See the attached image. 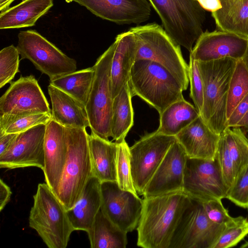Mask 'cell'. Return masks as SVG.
Segmentation results:
<instances>
[{
	"label": "cell",
	"mask_w": 248,
	"mask_h": 248,
	"mask_svg": "<svg viewBox=\"0 0 248 248\" xmlns=\"http://www.w3.org/2000/svg\"><path fill=\"white\" fill-rule=\"evenodd\" d=\"M226 199L239 207L248 209V165L238 172Z\"/></svg>",
	"instance_id": "38"
},
{
	"label": "cell",
	"mask_w": 248,
	"mask_h": 248,
	"mask_svg": "<svg viewBox=\"0 0 248 248\" xmlns=\"http://www.w3.org/2000/svg\"><path fill=\"white\" fill-rule=\"evenodd\" d=\"M15 0H0V12H2L9 8L10 5Z\"/></svg>",
	"instance_id": "46"
},
{
	"label": "cell",
	"mask_w": 248,
	"mask_h": 248,
	"mask_svg": "<svg viewBox=\"0 0 248 248\" xmlns=\"http://www.w3.org/2000/svg\"><path fill=\"white\" fill-rule=\"evenodd\" d=\"M224 225L213 248L233 247L248 234V220L243 216L232 217Z\"/></svg>",
	"instance_id": "35"
},
{
	"label": "cell",
	"mask_w": 248,
	"mask_h": 248,
	"mask_svg": "<svg viewBox=\"0 0 248 248\" xmlns=\"http://www.w3.org/2000/svg\"><path fill=\"white\" fill-rule=\"evenodd\" d=\"M187 156L176 140L147 185L143 198L183 191Z\"/></svg>",
	"instance_id": "15"
},
{
	"label": "cell",
	"mask_w": 248,
	"mask_h": 248,
	"mask_svg": "<svg viewBox=\"0 0 248 248\" xmlns=\"http://www.w3.org/2000/svg\"><path fill=\"white\" fill-rule=\"evenodd\" d=\"M241 60L248 71V45L245 53Z\"/></svg>",
	"instance_id": "47"
},
{
	"label": "cell",
	"mask_w": 248,
	"mask_h": 248,
	"mask_svg": "<svg viewBox=\"0 0 248 248\" xmlns=\"http://www.w3.org/2000/svg\"><path fill=\"white\" fill-rule=\"evenodd\" d=\"M93 14L118 24H140L151 15L147 0H72Z\"/></svg>",
	"instance_id": "18"
},
{
	"label": "cell",
	"mask_w": 248,
	"mask_h": 248,
	"mask_svg": "<svg viewBox=\"0 0 248 248\" xmlns=\"http://www.w3.org/2000/svg\"><path fill=\"white\" fill-rule=\"evenodd\" d=\"M128 81L124 84L112 101L110 137L117 143L125 140L134 124L132 96Z\"/></svg>",
	"instance_id": "27"
},
{
	"label": "cell",
	"mask_w": 248,
	"mask_h": 248,
	"mask_svg": "<svg viewBox=\"0 0 248 248\" xmlns=\"http://www.w3.org/2000/svg\"><path fill=\"white\" fill-rule=\"evenodd\" d=\"M172 40L190 52L203 33L205 10L196 0H148Z\"/></svg>",
	"instance_id": "7"
},
{
	"label": "cell",
	"mask_w": 248,
	"mask_h": 248,
	"mask_svg": "<svg viewBox=\"0 0 248 248\" xmlns=\"http://www.w3.org/2000/svg\"><path fill=\"white\" fill-rule=\"evenodd\" d=\"M29 222L49 248H66L75 231L65 207L46 183L38 185Z\"/></svg>",
	"instance_id": "4"
},
{
	"label": "cell",
	"mask_w": 248,
	"mask_h": 248,
	"mask_svg": "<svg viewBox=\"0 0 248 248\" xmlns=\"http://www.w3.org/2000/svg\"><path fill=\"white\" fill-rule=\"evenodd\" d=\"M183 192L201 202L226 198L228 189L223 180L218 161L187 157Z\"/></svg>",
	"instance_id": "12"
},
{
	"label": "cell",
	"mask_w": 248,
	"mask_h": 248,
	"mask_svg": "<svg viewBox=\"0 0 248 248\" xmlns=\"http://www.w3.org/2000/svg\"><path fill=\"white\" fill-rule=\"evenodd\" d=\"M223 133L230 155L238 173L248 165V139L239 127H227Z\"/></svg>",
	"instance_id": "32"
},
{
	"label": "cell",
	"mask_w": 248,
	"mask_h": 248,
	"mask_svg": "<svg viewBox=\"0 0 248 248\" xmlns=\"http://www.w3.org/2000/svg\"><path fill=\"white\" fill-rule=\"evenodd\" d=\"M237 61L232 58L197 61L203 87V104L200 115L209 127L219 135L227 127L229 88Z\"/></svg>",
	"instance_id": "2"
},
{
	"label": "cell",
	"mask_w": 248,
	"mask_h": 248,
	"mask_svg": "<svg viewBox=\"0 0 248 248\" xmlns=\"http://www.w3.org/2000/svg\"><path fill=\"white\" fill-rule=\"evenodd\" d=\"M241 248H248V241H246L240 246Z\"/></svg>",
	"instance_id": "48"
},
{
	"label": "cell",
	"mask_w": 248,
	"mask_h": 248,
	"mask_svg": "<svg viewBox=\"0 0 248 248\" xmlns=\"http://www.w3.org/2000/svg\"><path fill=\"white\" fill-rule=\"evenodd\" d=\"M189 158L213 160L220 135L212 131L200 116L176 136Z\"/></svg>",
	"instance_id": "20"
},
{
	"label": "cell",
	"mask_w": 248,
	"mask_h": 248,
	"mask_svg": "<svg viewBox=\"0 0 248 248\" xmlns=\"http://www.w3.org/2000/svg\"><path fill=\"white\" fill-rule=\"evenodd\" d=\"M28 112L51 113L44 93L32 75L12 82L0 98V115Z\"/></svg>",
	"instance_id": "16"
},
{
	"label": "cell",
	"mask_w": 248,
	"mask_h": 248,
	"mask_svg": "<svg viewBox=\"0 0 248 248\" xmlns=\"http://www.w3.org/2000/svg\"><path fill=\"white\" fill-rule=\"evenodd\" d=\"M248 111V94L237 105L227 119V127H235Z\"/></svg>",
	"instance_id": "41"
},
{
	"label": "cell",
	"mask_w": 248,
	"mask_h": 248,
	"mask_svg": "<svg viewBox=\"0 0 248 248\" xmlns=\"http://www.w3.org/2000/svg\"><path fill=\"white\" fill-rule=\"evenodd\" d=\"M64 127L67 156L61 179L54 192L68 210L80 199L93 173L86 128Z\"/></svg>",
	"instance_id": "3"
},
{
	"label": "cell",
	"mask_w": 248,
	"mask_h": 248,
	"mask_svg": "<svg viewBox=\"0 0 248 248\" xmlns=\"http://www.w3.org/2000/svg\"><path fill=\"white\" fill-rule=\"evenodd\" d=\"M67 146L64 126L51 119L46 124L44 140L46 183L54 192L65 165Z\"/></svg>",
	"instance_id": "19"
},
{
	"label": "cell",
	"mask_w": 248,
	"mask_h": 248,
	"mask_svg": "<svg viewBox=\"0 0 248 248\" xmlns=\"http://www.w3.org/2000/svg\"><path fill=\"white\" fill-rule=\"evenodd\" d=\"M128 81L132 96L140 97L159 114L171 104L184 99L183 88L175 78L150 60L135 61Z\"/></svg>",
	"instance_id": "5"
},
{
	"label": "cell",
	"mask_w": 248,
	"mask_h": 248,
	"mask_svg": "<svg viewBox=\"0 0 248 248\" xmlns=\"http://www.w3.org/2000/svg\"><path fill=\"white\" fill-rule=\"evenodd\" d=\"M235 127L243 128L244 131L248 132V111L238 123Z\"/></svg>",
	"instance_id": "45"
},
{
	"label": "cell",
	"mask_w": 248,
	"mask_h": 248,
	"mask_svg": "<svg viewBox=\"0 0 248 248\" xmlns=\"http://www.w3.org/2000/svg\"><path fill=\"white\" fill-rule=\"evenodd\" d=\"M92 248H125L127 233L114 224L100 210L87 232Z\"/></svg>",
	"instance_id": "29"
},
{
	"label": "cell",
	"mask_w": 248,
	"mask_h": 248,
	"mask_svg": "<svg viewBox=\"0 0 248 248\" xmlns=\"http://www.w3.org/2000/svg\"><path fill=\"white\" fill-rule=\"evenodd\" d=\"M110 68V88L112 99L129 79L132 67L135 62L137 39L134 33L128 31L118 34Z\"/></svg>",
	"instance_id": "21"
},
{
	"label": "cell",
	"mask_w": 248,
	"mask_h": 248,
	"mask_svg": "<svg viewBox=\"0 0 248 248\" xmlns=\"http://www.w3.org/2000/svg\"><path fill=\"white\" fill-rule=\"evenodd\" d=\"M204 10L214 12L222 7L220 0H196Z\"/></svg>",
	"instance_id": "44"
},
{
	"label": "cell",
	"mask_w": 248,
	"mask_h": 248,
	"mask_svg": "<svg viewBox=\"0 0 248 248\" xmlns=\"http://www.w3.org/2000/svg\"><path fill=\"white\" fill-rule=\"evenodd\" d=\"M18 133L0 134V155L5 153L11 146Z\"/></svg>",
	"instance_id": "42"
},
{
	"label": "cell",
	"mask_w": 248,
	"mask_h": 248,
	"mask_svg": "<svg viewBox=\"0 0 248 248\" xmlns=\"http://www.w3.org/2000/svg\"><path fill=\"white\" fill-rule=\"evenodd\" d=\"M115 44L112 45L97 59L95 74L85 108L91 132L105 140L110 137L113 99L110 88V68Z\"/></svg>",
	"instance_id": "8"
},
{
	"label": "cell",
	"mask_w": 248,
	"mask_h": 248,
	"mask_svg": "<svg viewBox=\"0 0 248 248\" xmlns=\"http://www.w3.org/2000/svg\"><path fill=\"white\" fill-rule=\"evenodd\" d=\"M46 124H40L18 133L11 146L0 155V167L13 169L45 167L44 140Z\"/></svg>",
	"instance_id": "14"
},
{
	"label": "cell",
	"mask_w": 248,
	"mask_h": 248,
	"mask_svg": "<svg viewBox=\"0 0 248 248\" xmlns=\"http://www.w3.org/2000/svg\"><path fill=\"white\" fill-rule=\"evenodd\" d=\"M88 137L93 176L101 183L116 182L118 143L101 138L92 132Z\"/></svg>",
	"instance_id": "24"
},
{
	"label": "cell",
	"mask_w": 248,
	"mask_h": 248,
	"mask_svg": "<svg viewBox=\"0 0 248 248\" xmlns=\"http://www.w3.org/2000/svg\"><path fill=\"white\" fill-rule=\"evenodd\" d=\"M19 53L13 45L0 51V88L11 82L16 73L20 72Z\"/></svg>",
	"instance_id": "36"
},
{
	"label": "cell",
	"mask_w": 248,
	"mask_h": 248,
	"mask_svg": "<svg viewBox=\"0 0 248 248\" xmlns=\"http://www.w3.org/2000/svg\"><path fill=\"white\" fill-rule=\"evenodd\" d=\"M21 59H28L50 80L77 70L76 61L63 53L35 30L21 31L16 46Z\"/></svg>",
	"instance_id": "9"
},
{
	"label": "cell",
	"mask_w": 248,
	"mask_h": 248,
	"mask_svg": "<svg viewBox=\"0 0 248 248\" xmlns=\"http://www.w3.org/2000/svg\"><path fill=\"white\" fill-rule=\"evenodd\" d=\"M101 182L92 176L88 181L80 199L67 210L70 222L75 231L87 232L92 226L101 209Z\"/></svg>",
	"instance_id": "23"
},
{
	"label": "cell",
	"mask_w": 248,
	"mask_h": 248,
	"mask_svg": "<svg viewBox=\"0 0 248 248\" xmlns=\"http://www.w3.org/2000/svg\"><path fill=\"white\" fill-rule=\"evenodd\" d=\"M48 92L52 105V118L64 127L86 128L90 123L85 105L51 85Z\"/></svg>",
	"instance_id": "22"
},
{
	"label": "cell",
	"mask_w": 248,
	"mask_h": 248,
	"mask_svg": "<svg viewBox=\"0 0 248 248\" xmlns=\"http://www.w3.org/2000/svg\"><path fill=\"white\" fill-rule=\"evenodd\" d=\"M248 39L220 30L203 32L196 42L190 56L197 61L207 62L223 58L241 60Z\"/></svg>",
	"instance_id": "17"
},
{
	"label": "cell",
	"mask_w": 248,
	"mask_h": 248,
	"mask_svg": "<svg viewBox=\"0 0 248 248\" xmlns=\"http://www.w3.org/2000/svg\"><path fill=\"white\" fill-rule=\"evenodd\" d=\"M248 94V71L242 60H237L228 92L227 119L237 105Z\"/></svg>",
	"instance_id": "33"
},
{
	"label": "cell",
	"mask_w": 248,
	"mask_h": 248,
	"mask_svg": "<svg viewBox=\"0 0 248 248\" xmlns=\"http://www.w3.org/2000/svg\"><path fill=\"white\" fill-rule=\"evenodd\" d=\"M159 115V125L156 132L176 136L197 119L200 113L195 106L183 99L171 104Z\"/></svg>",
	"instance_id": "28"
},
{
	"label": "cell",
	"mask_w": 248,
	"mask_h": 248,
	"mask_svg": "<svg viewBox=\"0 0 248 248\" xmlns=\"http://www.w3.org/2000/svg\"><path fill=\"white\" fill-rule=\"evenodd\" d=\"M95 74L94 66L50 80L49 84L70 95L86 106Z\"/></svg>",
	"instance_id": "30"
},
{
	"label": "cell",
	"mask_w": 248,
	"mask_h": 248,
	"mask_svg": "<svg viewBox=\"0 0 248 248\" xmlns=\"http://www.w3.org/2000/svg\"><path fill=\"white\" fill-rule=\"evenodd\" d=\"M51 113L22 112L0 115V134L19 133L40 124H46Z\"/></svg>",
	"instance_id": "31"
},
{
	"label": "cell",
	"mask_w": 248,
	"mask_h": 248,
	"mask_svg": "<svg viewBox=\"0 0 248 248\" xmlns=\"http://www.w3.org/2000/svg\"><path fill=\"white\" fill-rule=\"evenodd\" d=\"M222 200L215 199L202 202L206 214L214 223L225 225L232 217L224 207Z\"/></svg>",
	"instance_id": "40"
},
{
	"label": "cell",
	"mask_w": 248,
	"mask_h": 248,
	"mask_svg": "<svg viewBox=\"0 0 248 248\" xmlns=\"http://www.w3.org/2000/svg\"><path fill=\"white\" fill-rule=\"evenodd\" d=\"M53 0H23L0 14V29L32 27L53 6Z\"/></svg>",
	"instance_id": "25"
},
{
	"label": "cell",
	"mask_w": 248,
	"mask_h": 248,
	"mask_svg": "<svg viewBox=\"0 0 248 248\" xmlns=\"http://www.w3.org/2000/svg\"><path fill=\"white\" fill-rule=\"evenodd\" d=\"M191 201L183 191L143 198L136 229L137 246L170 248L175 231Z\"/></svg>",
	"instance_id": "1"
},
{
	"label": "cell",
	"mask_w": 248,
	"mask_h": 248,
	"mask_svg": "<svg viewBox=\"0 0 248 248\" xmlns=\"http://www.w3.org/2000/svg\"><path fill=\"white\" fill-rule=\"evenodd\" d=\"M12 191L2 179L0 181V211H1L9 202Z\"/></svg>",
	"instance_id": "43"
},
{
	"label": "cell",
	"mask_w": 248,
	"mask_h": 248,
	"mask_svg": "<svg viewBox=\"0 0 248 248\" xmlns=\"http://www.w3.org/2000/svg\"><path fill=\"white\" fill-rule=\"evenodd\" d=\"M116 171V183L119 187L122 190L138 194L132 175L130 147L125 140L118 143Z\"/></svg>",
	"instance_id": "34"
},
{
	"label": "cell",
	"mask_w": 248,
	"mask_h": 248,
	"mask_svg": "<svg viewBox=\"0 0 248 248\" xmlns=\"http://www.w3.org/2000/svg\"><path fill=\"white\" fill-rule=\"evenodd\" d=\"M130 30L137 39L135 61L148 60L161 65L175 78L183 91L186 90L189 82V67L183 57L180 46L156 23Z\"/></svg>",
	"instance_id": "6"
},
{
	"label": "cell",
	"mask_w": 248,
	"mask_h": 248,
	"mask_svg": "<svg viewBox=\"0 0 248 248\" xmlns=\"http://www.w3.org/2000/svg\"><path fill=\"white\" fill-rule=\"evenodd\" d=\"M224 227L208 218L202 202L191 199L175 231L170 248H213Z\"/></svg>",
	"instance_id": "10"
},
{
	"label": "cell",
	"mask_w": 248,
	"mask_h": 248,
	"mask_svg": "<svg viewBox=\"0 0 248 248\" xmlns=\"http://www.w3.org/2000/svg\"><path fill=\"white\" fill-rule=\"evenodd\" d=\"M176 137L155 131L144 135L130 147L133 183L139 196L144 189Z\"/></svg>",
	"instance_id": "11"
},
{
	"label": "cell",
	"mask_w": 248,
	"mask_h": 248,
	"mask_svg": "<svg viewBox=\"0 0 248 248\" xmlns=\"http://www.w3.org/2000/svg\"><path fill=\"white\" fill-rule=\"evenodd\" d=\"M222 7L212 13L218 28L248 39V0H220Z\"/></svg>",
	"instance_id": "26"
},
{
	"label": "cell",
	"mask_w": 248,
	"mask_h": 248,
	"mask_svg": "<svg viewBox=\"0 0 248 248\" xmlns=\"http://www.w3.org/2000/svg\"><path fill=\"white\" fill-rule=\"evenodd\" d=\"M101 211L114 224L128 233L137 229L143 206L138 194L121 189L116 182L101 183Z\"/></svg>",
	"instance_id": "13"
},
{
	"label": "cell",
	"mask_w": 248,
	"mask_h": 248,
	"mask_svg": "<svg viewBox=\"0 0 248 248\" xmlns=\"http://www.w3.org/2000/svg\"><path fill=\"white\" fill-rule=\"evenodd\" d=\"M188 67L189 81L190 85V96L200 114L203 104V82L197 61L190 56Z\"/></svg>",
	"instance_id": "39"
},
{
	"label": "cell",
	"mask_w": 248,
	"mask_h": 248,
	"mask_svg": "<svg viewBox=\"0 0 248 248\" xmlns=\"http://www.w3.org/2000/svg\"><path fill=\"white\" fill-rule=\"evenodd\" d=\"M216 156L223 180L228 191L233 183L238 172L230 155L223 133L220 135Z\"/></svg>",
	"instance_id": "37"
}]
</instances>
